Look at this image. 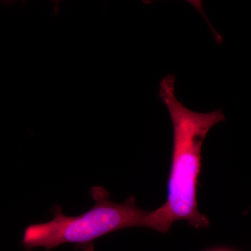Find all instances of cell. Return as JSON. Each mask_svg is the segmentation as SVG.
<instances>
[{
  "instance_id": "1",
  "label": "cell",
  "mask_w": 251,
  "mask_h": 251,
  "mask_svg": "<svg viewBox=\"0 0 251 251\" xmlns=\"http://www.w3.org/2000/svg\"><path fill=\"white\" fill-rule=\"evenodd\" d=\"M175 77L168 75L160 83L159 96L169 112L173 126V147L166 202L151 211L152 229L167 232L175 221L185 220L195 228H204L209 220L198 209L197 188L201 153L206 135L226 120L217 110L192 111L175 95Z\"/></svg>"
},
{
  "instance_id": "2",
  "label": "cell",
  "mask_w": 251,
  "mask_h": 251,
  "mask_svg": "<svg viewBox=\"0 0 251 251\" xmlns=\"http://www.w3.org/2000/svg\"><path fill=\"white\" fill-rule=\"evenodd\" d=\"M90 193L95 201L92 209L69 216L60 206L54 205L51 221L26 227L23 247L27 251L36 247L50 251L62 244H75L84 251H92L94 241L105 234L128 227H152L151 211L138 207L133 196L120 204L112 202L110 193L102 186H94Z\"/></svg>"
},
{
  "instance_id": "3",
  "label": "cell",
  "mask_w": 251,
  "mask_h": 251,
  "mask_svg": "<svg viewBox=\"0 0 251 251\" xmlns=\"http://www.w3.org/2000/svg\"></svg>"
}]
</instances>
